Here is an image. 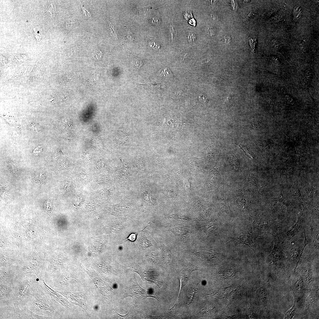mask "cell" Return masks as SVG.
I'll return each instance as SVG.
<instances>
[{
	"instance_id": "44dd1931",
	"label": "cell",
	"mask_w": 319,
	"mask_h": 319,
	"mask_svg": "<svg viewBox=\"0 0 319 319\" xmlns=\"http://www.w3.org/2000/svg\"><path fill=\"white\" fill-rule=\"evenodd\" d=\"M196 291V289H193L191 291L190 293L189 294V296L190 297H189V299L188 300V304L191 303L192 302V300H193L194 296L195 295V294Z\"/></svg>"
},
{
	"instance_id": "7c38bea8",
	"label": "cell",
	"mask_w": 319,
	"mask_h": 319,
	"mask_svg": "<svg viewBox=\"0 0 319 319\" xmlns=\"http://www.w3.org/2000/svg\"><path fill=\"white\" fill-rule=\"evenodd\" d=\"M139 243L140 247L142 250H144L146 248L152 246L150 241L144 235H142L139 238Z\"/></svg>"
},
{
	"instance_id": "e0dca14e",
	"label": "cell",
	"mask_w": 319,
	"mask_h": 319,
	"mask_svg": "<svg viewBox=\"0 0 319 319\" xmlns=\"http://www.w3.org/2000/svg\"><path fill=\"white\" fill-rule=\"evenodd\" d=\"M229 157L230 158V162L232 167L235 170H238L240 167V163L237 159L232 153L230 154Z\"/></svg>"
},
{
	"instance_id": "7a4b0ae2",
	"label": "cell",
	"mask_w": 319,
	"mask_h": 319,
	"mask_svg": "<svg viewBox=\"0 0 319 319\" xmlns=\"http://www.w3.org/2000/svg\"><path fill=\"white\" fill-rule=\"evenodd\" d=\"M31 282L22 276L18 280L13 286L12 302L16 301L19 304L25 305L35 288L38 285Z\"/></svg>"
},
{
	"instance_id": "ffe728a7",
	"label": "cell",
	"mask_w": 319,
	"mask_h": 319,
	"mask_svg": "<svg viewBox=\"0 0 319 319\" xmlns=\"http://www.w3.org/2000/svg\"><path fill=\"white\" fill-rule=\"evenodd\" d=\"M196 37L195 35L192 32L189 33L187 36V39L189 42H193L196 40Z\"/></svg>"
},
{
	"instance_id": "f1b7e54d",
	"label": "cell",
	"mask_w": 319,
	"mask_h": 319,
	"mask_svg": "<svg viewBox=\"0 0 319 319\" xmlns=\"http://www.w3.org/2000/svg\"><path fill=\"white\" fill-rule=\"evenodd\" d=\"M273 46L275 48H277L279 46L278 42L276 40H273L272 42Z\"/></svg>"
},
{
	"instance_id": "4fadbf2b",
	"label": "cell",
	"mask_w": 319,
	"mask_h": 319,
	"mask_svg": "<svg viewBox=\"0 0 319 319\" xmlns=\"http://www.w3.org/2000/svg\"><path fill=\"white\" fill-rule=\"evenodd\" d=\"M172 230L175 234L180 237L184 236L188 233L186 228L181 227H173Z\"/></svg>"
},
{
	"instance_id": "30bf717a",
	"label": "cell",
	"mask_w": 319,
	"mask_h": 319,
	"mask_svg": "<svg viewBox=\"0 0 319 319\" xmlns=\"http://www.w3.org/2000/svg\"><path fill=\"white\" fill-rule=\"evenodd\" d=\"M191 272L187 270H184L182 271L180 274L179 278L180 281V290L176 302L174 305V306L170 310H172L175 307V306L176 304V303L179 300L180 294L181 292L182 289H183L184 286L186 284L188 279H189L190 276L191 275Z\"/></svg>"
},
{
	"instance_id": "ba28073f",
	"label": "cell",
	"mask_w": 319,
	"mask_h": 319,
	"mask_svg": "<svg viewBox=\"0 0 319 319\" xmlns=\"http://www.w3.org/2000/svg\"><path fill=\"white\" fill-rule=\"evenodd\" d=\"M134 271L139 275L143 281H147L152 282L158 287H160V282L157 279L153 271L138 269H135Z\"/></svg>"
},
{
	"instance_id": "5bb4252c",
	"label": "cell",
	"mask_w": 319,
	"mask_h": 319,
	"mask_svg": "<svg viewBox=\"0 0 319 319\" xmlns=\"http://www.w3.org/2000/svg\"><path fill=\"white\" fill-rule=\"evenodd\" d=\"M182 269L183 271H188L191 273L194 271L199 270L198 267L188 262L187 261L183 262L182 264Z\"/></svg>"
},
{
	"instance_id": "d4e9b609",
	"label": "cell",
	"mask_w": 319,
	"mask_h": 319,
	"mask_svg": "<svg viewBox=\"0 0 319 319\" xmlns=\"http://www.w3.org/2000/svg\"><path fill=\"white\" fill-rule=\"evenodd\" d=\"M169 70L167 68L164 69H161L160 70V74L161 75L165 76L166 75H167L168 74H169L168 72H170Z\"/></svg>"
},
{
	"instance_id": "3957f363",
	"label": "cell",
	"mask_w": 319,
	"mask_h": 319,
	"mask_svg": "<svg viewBox=\"0 0 319 319\" xmlns=\"http://www.w3.org/2000/svg\"><path fill=\"white\" fill-rule=\"evenodd\" d=\"M132 297L135 303H137L142 299H145L151 297L158 300L159 298L155 294L149 293L141 287L138 284L135 276L130 279L122 299L126 297Z\"/></svg>"
},
{
	"instance_id": "8fae6325",
	"label": "cell",
	"mask_w": 319,
	"mask_h": 319,
	"mask_svg": "<svg viewBox=\"0 0 319 319\" xmlns=\"http://www.w3.org/2000/svg\"><path fill=\"white\" fill-rule=\"evenodd\" d=\"M238 240L239 243L248 245L252 249L254 248V242H253L251 237L250 235H242L239 237Z\"/></svg>"
},
{
	"instance_id": "52a82bcc",
	"label": "cell",
	"mask_w": 319,
	"mask_h": 319,
	"mask_svg": "<svg viewBox=\"0 0 319 319\" xmlns=\"http://www.w3.org/2000/svg\"><path fill=\"white\" fill-rule=\"evenodd\" d=\"M13 286L0 283V303H6L12 301V296Z\"/></svg>"
},
{
	"instance_id": "4316f807",
	"label": "cell",
	"mask_w": 319,
	"mask_h": 319,
	"mask_svg": "<svg viewBox=\"0 0 319 319\" xmlns=\"http://www.w3.org/2000/svg\"><path fill=\"white\" fill-rule=\"evenodd\" d=\"M150 43L151 46L154 49H158L160 48V45L154 41L150 42Z\"/></svg>"
},
{
	"instance_id": "5b68a950",
	"label": "cell",
	"mask_w": 319,
	"mask_h": 319,
	"mask_svg": "<svg viewBox=\"0 0 319 319\" xmlns=\"http://www.w3.org/2000/svg\"><path fill=\"white\" fill-rule=\"evenodd\" d=\"M39 278V285L49 296L53 298L67 308L69 307L68 302L63 297L48 286L45 283L43 277Z\"/></svg>"
},
{
	"instance_id": "cb8c5ba5",
	"label": "cell",
	"mask_w": 319,
	"mask_h": 319,
	"mask_svg": "<svg viewBox=\"0 0 319 319\" xmlns=\"http://www.w3.org/2000/svg\"><path fill=\"white\" fill-rule=\"evenodd\" d=\"M206 227V228L207 232H211L214 231L215 229V226L213 224H210L208 225Z\"/></svg>"
},
{
	"instance_id": "277c9868",
	"label": "cell",
	"mask_w": 319,
	"mask_h": 319,
	"mask_svg": "<svg viewBox=\"0 0 319 319\" xmlns=\"http://www.w3.org/2000/svg\"><path fill=\"white\" fill-rule=\"evenodd\" d=\"M65 296L73 303L79 306L86 310V297L82 292L73 293L66 292H57Z\"/></svg>"
},
{
	"instance_id": "83f0119b",
	"label": "cell",
	"mask_w": 319,
	"mask_h": 319,
	"mask_svg": "<svg viewBox=\"0 0 319 319\" xmlns=\"http://www.w3.org/2000/svg\"><path fill=\"white\" fill-rule=\"evenodd\" d=\"M285 99L289 102L291 103L293 101V99L291 96L289 95H286L285 96Z\"/></svg>"
},
{
	"instance_id": "ac0fdd59",
	"label": "cell",
	"mask_w": 319,
	"mask_h": 319,
	"mask_svg": "<svg viewBox=\"0 0 319 319\" xmlns=\"http://www.w3.org/2000/svg\"><path fill=\"white\" fill-rule=\"evenodd\" d=\"M119 135H118V141H120V144L125 143L126 142L128 139V137L127 135H126L124 133L122 132H119Z\"/></svg>"
},
{
	"instance_id": "4dcf8cb0",
	"label": "cell",
	"mask_w": 319,
	"mask_h": 319,
	"mask_svg": "<svg viewBox=\"0 0 319 319\" xmlns=\"http://www.w3.org/2000/svg\"><path fill=\"white\" fill-rule=\"evenodd\" d=\"M193 19H191V20H191V21H192V22H193L192 21H193ZM191 25H193V22H192V23H191Z\"/></svg>"
},
{
	"instance_id": "d6986e66",
	"label": "cell",
	"mask_w": 319,
	"mask_h": 319,
	"mask_svg": "<svg viewBox=\"0 0 319 319\" xmlns=\"http://www.w3.org/2000/svg\"><path fill=\"white\" fill-rule=\"evenodd\" d=\"M93 56L94 58L97 59L98 60L101 59L102 56V53L100 51H95L93 53Z\"/></svg>"
},
{
	"instance_id": "9a60e30c",
	"label": "cell",
	"mask_w": 319,
	"mask_h": 319,
	"mask_svg": "<svg viewBox=\"0 0 319 319\" xmlns=\"http://www.w3.org/2000/svg\"><path fill=\"white\" fill-rule=\"evenodd\" d=\"M14 310L13 318L17 319H22L21 315V310L19 309V304L16 301H12Z\"/></svg>"
},
{
	"instance_id": "8992f818",
	"label": "cell",
	"mask_w": 319,
	"mask_h": 319,
	"mask_svg": "<svg viewBox=\"0 0 319 319\" xmlns=\"http://www.w3.org/2000/svg\"><path fill=\"white\" fill-rule=\"evenodd\" d=\"M21 276L19 272H17L12 270L1 269L0 283L13 286L15 283Z\"/></svg>"
},
{
	"instance_id": "7402d4cb",
	"label": "cell",
	"mask_w": 319,
	"mask_h": 319,
	"mask_svg": "<svg viewBox=\"0 0 319 319\" xmlns=\"http://www.w3.org/2000/svg\"><path fill=\"white\" fill-rule=\"evenodd\" d=\"M33 28L35 31V36L37 40V41L38 42L41 38V36L40 34L39 31H38L36 27L34 26Z\"/></svg>"
},
{
	"instance_id": "6da1fadb",
	"label": "cell",
	"mask_w": 319,
	"mask_h": 319,
	"mask_svg": "<svg viewBox=\"0 0 319 319\" xmlns=\"http://www.w3.org/2000/svg\"><path fill=\"white\" fill-rule=\"evenodd\" d=\"M48 294L38 285L34 289L25 307L34 313L42 316H50L54 312Z\"/></svg>"
},
{
	"instance_id": "f546056e",
	"label": "cell",
	"mask_w": 319,
	"mask_h": 319,
	"mask_svg": "<svg viewBox=\"0 0 319 319\" xmlns=\"http://www.w3.org/2000/svg\"><path fill=\"white\" fill-rule=\"evenodd\" d=\"M109 26H110V28L111 29L112 32V33L113 34V36H114V37H115V38H117V35H116V33L115 32V31H114V30L113 29V26H112L111 25V24H110Z\"/></svg>"
},
{
	"instance_id": "484cf974",
	"label": "cell",
	"mask_w": 319,
	"mask_h": 319,
	"mask_svg": "<svg viewBox=\"0 0 319 319\" xmlns=\"http://www.w3.org/2000/svg\"><path fill=\"white\" fill-rule=\"evenodd\" d=\"M137 234L136 233L131 234L124 241L127 240H129L132 241H134L136 239Z\"/></svg>"
},
{
	"instance_id": "603a6c76",
	"label": "cell",
	"mask_w": 319,
	"mask_h": 319,
	"mask_svg": "<svg viewBox=\"0 0 319 319\" xmlns=\"http://www.w3.org/2000/svg\"><path fill=\"white\" fill-rule=\"evenodd\" d=\"M221 288H220L219 289L213 292L211 295L215 297H218L222 295V294H223V292L222 289H221ZM223 289V288H222Z\"/></svg>"
},
{
	"instance_id": "2e32d148",
	"label": "cell",
	"mask_w": 319,
	"mask_h": 319,
	"mask_svg": "<svg viewBox=\"0 0 319 319\" xmlns=\"http://www.w3.org/2000/svg\"><path fill=\"white\" fill-rule=\"evenodd\" d=\"M197 256L201 258L207 260H210L214 258V255L213 254L208 252L201 251L196 253Z\"/></svg>"
},
{
	"instance_id": "9c48e42d",
	"label": "cell",
	"mask_w": 319,
	"mask_h": 319,
	"mask_svg": "<svg viewBox=\"0 0 319 319\" xmlns=\"http://www.w3.org/2000/svg\"><path fill=\"white\" fill-rule=\"evenodd\" d=\"M21 315L22 319H49L50 316H44L38 315L25 307L21 310Z\"/></svg>"
}]
</instances>
